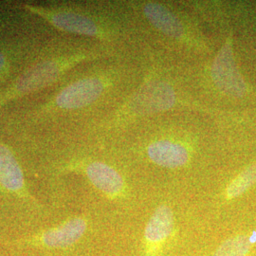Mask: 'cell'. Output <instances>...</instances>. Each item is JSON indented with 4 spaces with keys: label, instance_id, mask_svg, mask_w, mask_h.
I'll return each instance as SVG.
<instances>
[{
    "label": "cell",
    "instance_id": "6da1fadb",
    "mask_svg": "<svg viewBox=\"0 0 256 256\" xmlns=\"http://www.w3.org/2000/svg\"><path fill=\"white\" fill-rule=\"evenodd\" d=\"M86 57V55L84 54L70 55L46 60L34 66L25 74H22L10 88L0 95V106L10 100L52 84L68 70Z\"/></svg>",
    "mask_w": 256,
    "mask_h": 256
},
{
    "label": "cell",
    "instance_id": "7a4b0ae2",
    "mask_svg": "<svg viewBox=\"0 0 256 256\" xmlns=\"http://www.w3.org/2000/svg\"><path fill=\"white\" fill-rule=\"evenodd\" d=\"M23 7L45 19L58 30L88 36H101L102 30L99 25L93 19L82 14L70 10L48 9L34 5H23Z\"/></svg>",
    "mask_w": 256,
    "mask_h": 256
},
{
    "label": "cell",
    "instance_id": "3957f363",
    "mask_svg": "<svg viewBox=\"0 0 256 256\" xmlns=\"http://www.w3.org/2000/svg\"><path fill=\"white\" fill-rule=\"evenodd\" d=\"M106 88L98 77H88L72 82L57 94L54 106L59 110H78L96 101Z\"/></svg>",
    "mask_w": 256,
    "mask_h": 256
},
{
    "label": "cell",
    "instance_id": "277c9868",
    "mask_svg": "<svg viewBox=\"0 0 256 256\" xmlns=\"http://www.w3.org/2000/svg\"><path fill=\"white\" fill-rule=\"evenodd\" d=\"M212 78L220 90L227 94L242 96L246 92V84L238 72L229 42L220 50L214 62Z\"/></svg>",
    "mask_w": 256,
    "mask_h": 256
},
{
    "label": "cell",
    "instance_id": "5b68a950",
    "mask_svg": "<svg viewBox=\"0 0 256 256\" xmlns=\"http://www.w3.org/2000/svg\"><path fill=\"white\" fill-rule=\"evenodd\" d=\"M174 226V216L171 209L167 206H160L154 212L146 228V242L147 254L155 256L170 236Z\"/></svg>",
    "mask_w": 256,
    "mask_h": 256
},
{
    "label": "cell",
    "instance_id": "8992f818",
    "mask_svg": "<svg viewBox=\"0 0 256 256\" xmlns=\"http://www.w3.org/2000/svg\"><path fill=\"white\" fill-rule=\"evenodd\" d=\"M86 230V222L82 218L68 220L62 225L46 230L36 239L48 248H66L82 238Z\"/></svg>",
    "mask_w": 256,
    "mask_h": 256
},
{
    "label": "cell",
    "instance_id": "52a82bcc",
    "mask_svg": "<svg viewBox=\"0 0 256 256\" xmlns=\"http://www.w3.org/2000/svg\"><path fill=\"white\" fill-rule=\"evenodd\" d=\"M84 172L95 187L108 196H118L124 190L122 178L110 165L95 162L88 165Z\"/></svg>",
    "mask_w": 256,
    "mask_h": 256
},
{
    "label": "cell",
    "instance_id": "ba28073f",
    "mask_svg": "<svg viewBox=\"0 0 256 256\" xmlns=\"http://www.w3.org/2000/svg\"><path fill=\"white\" fill-rule=\"evenodd\" d=\"M0 185L12 192L25 189V180L16 158L9 147L0 144Z\"/></svg>",
    "mask_w": 256,
    "mask_h": 256
},
{
    "label": "cell",
    "instance_id": "9c48e42d",
    "mask_svg": "<svg viewBox=\"0 0 256 256\" xmlns=\"http://www.w3.org/2000/svg\"><path fill=\"white\" fill-rule=\"evenodd\" d=\"M148 156L156 164L176 168L188 162L189 154L186 148L169 140H160L148 147Z\"/></svg>",
    "mask_w": 256,
    "mask_h": 256
},
{
    "label": "cell",
    "instance_id": "30bf717a",
    "mask_svg": "<svg viewBox=\"0 0 256 256\" xmlns=\"http://www.w3.org/2000/svg\"><path fill=\"white\" fill-rule=\"evenodd\" d=\"M144 14L148 20L164 34L174 38H182L184 28L180 20L164 6L158 3L144 5Z\"/></svg>",
    "mask_w": 256,
    "mask_h": 256
},
{
    "label": "cell",
    "instance_id": "8fae6325",
    "mask_svg": "<svg viewBox=\"0 0 256 256\" xmlns=\"http://www.w3.org/2000/svg\"><path fill=\"white\" fill-rule=\"evenodd\" d=\"M256 183V164L250 165L230 183L226 194L229 200L236 198L247 192Z\"/></svg>",
    "mask_w": 256,
    "mask_h": 256
},
{
    "label": "cell",
    "instance_id": "7c38bea8",
    "mask_svg": "<svg viewBox=\"0 0 256 256\" xmlns=\"http://www.w3.org/2000/svg\"><path fill=\"white\" fill-rule=\"evenodd\" d=\"M250 246V238L247 236H236L226 240L212 256H246Z\"/></svg>",
    "mask_w": 256,
    "mask_h": 256
},
{
    "label": "cell",
    "instance_id": "4fadbf2b",
    "mask_svg": "<svg viewBox=\"0 0 256 256\" xmlns=\"http://www.w3.org/2000/svg\"><path fill=\"white\" fill-rule=\"evenodd\" d=\"M7 68V59L6 56L0 52V76L6 70Z\"/></svg>",
    "mask_w": 256,
    "mask_h": 256
}]
</instances>
